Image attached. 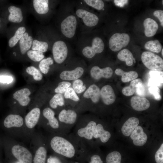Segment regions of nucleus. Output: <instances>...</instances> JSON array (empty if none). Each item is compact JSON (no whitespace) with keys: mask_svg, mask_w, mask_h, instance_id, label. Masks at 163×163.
Returning <instances> with one entry per match:
<instances>
[{"mask_svg":"<svg viewBox=\"0 0 163 163\" xmlns=\"http://www.w3.org/2000/svg\"><path fill=\"white\" fill-rule=\"evenodd\" d=\"M77 26L75 17L70 15L64 19L60 24L61 31L66 37L70 38L74 35Z\"/></svg>","mask_w":163,"mask_h":163,"instance_id":"nucleus-10","label":"nucleus"},{"mask_svg":"<svg viewBox=\"0 0 163 163\" xmlns=\"http://www.w3.org/2000/svg\"><path fill=\"white\" fill-rule=\"evenodd\" d=\"M83 68L78 67L72 70H66L62 72L60 75V78L65 80H73L77 79L83 75Z\"/></svg>","mask_w":163,"mask_h":163,"instance_id":"nucleus-23","label":"nucleus"},{"mask_svg":"<svg viewBox=\"0 0 163 163\" xmlns=\"http://www.w3.org/2000/svg\"><path fill=\"white\" fill-rule=\"evenodd\" d=\"M7 23L0 16V34L5 35L7 29Z\"/></svg>","mask_w":163,"mask_h":163,"instance_id":"nucleus-47","label":"nucleus"},{"mask_svg":"<svg viewBox=\"0 0 163 163\" xmlns=\"http://www.w3.org/2000/svg\"><path fill=\"white\" fill-rule=\"evenodd\" d=\"M139 121L136 117L129 118L123 124L121 128L123 134L126 137H129L134 129L139 125Z\"/></svg>","mask_w":163,"mask_h":163,"instance_id":"nucleus-20","label":"nucleus"},{"mask_svg":"<svg viewBox=\"0 0 163 163\" xmlns=\"http://www.w3.org/2000/svg\"><path fill=\"white\" fill-rule=\"evenodd\" d=\"M47 151L46 148L41 146L36 151L34 157V163H46Z\"/></svg>","mask_w":163,"mask_h":163,"instance_id":"nucleus-32","label":"nucleus"},{"mask_svg":"<svg viewBox=\"0 0 163 163\" xmlns=\"http://www.w3.org/2000/svg\"><path fill=\"white\" fill-rule=\"evenodd\" d=\"M27 9L25 7L6 3L0 9V16L8 24H24Z\"/></svg>","mask_w":163,"mask_h":163,"instance_id":"nucleus-2","label":"nucleus"},{"mask_svg":"<svg viewBox=\"0 0 163 163\" xmlns=\"http://www.w3.org/2000/svg\"><path fill=\"white\" fill-rule=\"evenodd\" d=\"M161 54H162V56H163V49L162 48V51H161Z\"/></svg>","mask_w":163,"mask_h":163,"instance_id":"nucleus-53","label":"nucleus"},{"mask_svg":"<svg viewBox=\"0 0 163 163\" xmlns=\"http://www.w3.org/2000/svg\"><path fill=\"white\" fill-rule=\"evenodd\" d=\"M130 40L129 36L126 34L115 33L111 37L109 40V48L113 51H118L127 46Z\"/></svg>","mask_w":163,"mask_h":163,"instance_id":"nucleus-8","label":"nucleus"},{"mask_svg":"<svg viewBox=\"0 0 163 163\" xmlns=\"http://www.w3.org/2000/svg\"><path fill=\"white\" fill-rule=\"evenodd\" d=\"M53 60L50 57L43 59L39 63V67L41 72L44 74L47 73L50 69V66L53 63Z\"/></svg>","mask_w":163,"mask_h":163,"instance_id":"nucleus-37","label":"nucleus"},{"mask_svg":"<svg viewBox=\"0 0 163 163\" xmlns=\"http://www.w3.org/2000/svg\"><path fill=\"white\" fill-rule=\"evenodd\" d=\"M105 160L106 163H121V154L117 151H112L107 155Z\"/></svg>","mask_w":163,"mask_h":163,"instance_id":"nucleus-36","label":"nucleus"},{"mask_svg":"<svg viewBox=\"0 0 163 163\" xmlns=\"http://www.w3.org/2000/svg\"><path fill=\"white\" fill-rule=\"evenodd\" d=\"M31 92L27 88H24L18 90L13 94L14 99L17 101L20 104L25 106L29 103L30 99L29 96Z\"/></svg>","mask_w":163,"mask_h":163,"instance_id":"nucleus-21","label":"nucleus"},{"mask_svg":"<svg viewBox=\"0 0 163 163\" xmlns=\"http://www.w3.org/2000/svg\"><path fill=\"white\" fill-rule=\"evenodd\" d=\"M97 124L95 121L91 120L85 123L75 125L73 136L87 148L91 147L94 131Z\"/></svg>","mask_w":163,"mask_h":163,"instance_id":"nucleus-3","label":"nucleus"},{"mask_svg":"<svg viewBox=\"0 0 163 163\" xmlns=\"http://www.w3.org/2000/svg\"><path fill=\"white\" fill-rule=\"evenodd\" d=\"M135 93L140 97H142L145 95V90L142 81L139 82L136 85Z\"/></svg>","mask_w":163,"mask_h":163,"instance_id":"nucleus-45","label":"nucleus"},{"mask_svg":"<svg viewBox=\"0 0 163 163\" xmlns=\"http://www.w3.org/2000/svg\"><path fill=\"white\" fill-rule=\"evenodd\" d=\"M49 104L53 109H56L58 106H63L65 104V101L63 95L59 93L55 94L50 100Z\"/></svg>","mask_w":163,"mask_h":163,"instance_id":"nucleus-34","label":"nucleus"},{"mask_svg":"<svg viewBox=\"0 0 163 163\" xmlns=\"http://www.w3.org/2000/svg\"><path fill=\"white\" fill-rule=\"evenodd\" d=\"M141 60L144 65L152 71L163 70V60L159 56L151 52L145 51L141 55Z\"/></svg>","mask_w":163,"mask_h":163,"instance_id":"nucleus-5","label":"nucleus"},{"mask_svg":"<svg viewBox=\"0 0 163 163\" xmlns=\"http://www.w3.org/2000/svg\"><path fill=\"white\" fill-rule=\"evenodd\" d=\"M149 92L153 94L155 99L159 100L161 98L160 94V90L159 88L156 86H150L149 88Z\"/></svg>","mask_w":163,"mask_h":163,"instance_id":"nucleus-46","label":"nucleus"},{"mask_svg":"<svg viewBox=\"0 0 163 163\" xmlns=\"http://www.w3.org/2000/svg\"><path fill=\"white\" fill-rule=\"evenodd\" d=\"M134 145L142 146L148 140V136L142 127L139 125L134 129L129 136Z\"/></svg>","mask_w":163,"mask_h":163,"instance_id":"nucleus-14","label":"nucleus"},{"mask_svg":"<svg viewBox=\"0 0 163 163\" xmlns=\"http://www.w3.org/2000/svg\"><path fill=\"white\" fill-rule=\"evenodd\" d=\"M73 88L77 94H80L84 91L86 88L85 85H83L82 81L79 79L75 80L73 82Z\"/></svg>","mask_w":163,"mask_h":163,"instance_id":"nucleus-40","label":"nucleus"},{"mask_svg":"<svg viewBox=\"0 0 163 163\" xmlns=\"http://www.w3.org/2000/svg\"><path fill=\"white\" fill-rule=\"evenodd\" d=\"M49 47L48 43L41 39L39 32L37 31L34 38L30 49L44 53L47 51Z\"/></svg>","mask_w":163,"mask_h":163,"instance_id":"nucleus-24","label":"nucleus"},{"mask_svg":"<svg viewBox=\"0 0 163 163\" xmlns=\"http://www.w3.org/2000/svg\"><path fill=\"white\" fill-rule=\"evenodd\" d=\"M143 25L145 28L144 33L147 37H150L154 36L158 29L157 23L151 18H148L145 19Z\"/></svg>","mask_w":163,"mask_h":163,"instance_id":"nucleus-26","label":"nucleus"},{"mask_svg":"<svg viewBox=\"0 0 163 163\" xmlns=\"http://www.w3.org/2000/svg\"><path fill=\"white\" fill-rule=\"evenodd\" d=\"M111 137V134L108 131L105 129L103 125L97 123L93 136L94 140H99L102 143L107 142Z\"/></svg>","mask_w":163,"mask_h":163,"instance_id":"nucleus-18","label":"nucleus"},{"mask_svg":"<svg viewBox=\"0 0 163 163\" xmlns=\"http://www.w3.org/2000/svg\"><path fill=\"white\" fill-rule=\"evenodd\" d=\"M76 13L77 16L82 18L84 24L87 26H94L98 22L99 18L96 15L86 10L79 9Z\"/></svg>","mask_w":163,"mask_h":163,"instance_id":"nucleus-15","label":"nucleus"},{"mask_svg":"<svg viewBox=\"0 0 163 163\" xmlns=\"http://www.w3.org/2000/svg\"><path fill=\"white\" fill-rule=\"evenodd\" d=\"M115 73L117 75L121 76V80L123 83L132 81L136 79L138 76V73L135 71L125 72L119 68L115 70Z\"/></svg>","mask_w":163,"mask_h":163,"instance_id":"nucleus-29","label":"nucleus"},{"mask_svg":"<svg viewBox=\"0 0 163 163\" xmlns=\"http://www.w3.org/2000/svg\"><path fill=\"white\" fill-rule=\"evenodd\" d=\"M155 160L156 163H163V143L161 144L155 153Z\"/></svg>","mask_w":163,"mask_h":163,"instance_id":"nucleus-44","label":"nucleus"},{"mask_svg":"<svg viewBox=\"0 0 163 163\" xmlns=\"http://www.w3.org/2000/svg\"><path fill=\"white\" fill-rule=\"evenodd\" d=\"M11 151L14 157L21 163H32V155L25 148L19 145H15L13 146Z\"/></svg>","mask_w":163,"mask_h":163,"instance_id":"nucleus-13","label":"nucleus"},{"mask_svg":"<svg viewBox=\"0 0 163 163\" xmlns=\"http://www.w3.org/2000/svg\"><path fill=\"white\" fill-rule=\"evenodd\" d=\"M28 6H25L37 19L47 14L50 10L49 1L48 0H32L30 1Z\"/></svg>","mask_w":163,"mask_h":163,"instance_id":"nucleus-6","label":"nucleus"},{"mask_svg":"<svg viewBox=\"0 0 163 163\" xmlns=\"http://www.w3.org/2000/svg\"><path fill=\"white\" fill-rule=\"evenodd\" d=\"M65 97L66 99H70L75 101H78L80 99L73 89L69 87L66 91L64 94Z\"/></svg>","mask_w":163,"mask_h":163,"instance_id":"nucleus-43","label":"nucleus"},{"mask_svg":"<svg viewBox=\"0 0 163 163\" xmlns=\"http://www.w3.org/2000/svg\"><path fill=\"white\" fill-rule=\"evenodd\" d=\"M144 46L146 49L156 53H159L162 49L161 45L158 40L149 41L145 43Z\"/></svg>","mask_w":163,"mask_h":163,"instance_id":"nucleus-35","label":"nucleus"},{"mask_svg":"<svg viewBox=\"0 0 163 163\" xmlns=\"http://www.w3.org/2000/svg\"><path fill=\"white\" fill-rule=\"evenodd\" d=\"M77 114L76 112L71 109L62 110L58 115L59 120L63 123L66 133L77 122Z\"/></svg>","mask_w":163,"mask_h":163,"instance_id":"nucleus-7","label":"nucleus"},{"mask_svg":"<svg viewBox=\"0 0 163 163\" xmlns=\"http://www.w3.org/2000/svg\"><path fill=\"white\" fill-rule=\"evenodd\" d=\"M128 0H114V2L116 5L120 7H123L127 3Z\"/></svg>","mask_w":163,"mask_h":163,"instance_id":"nucleus-51","label":"nucleus"},{"mask_svg":"<svg viewBox=\"0 0 163 163\" xmlns=\"http://www.w3.org/2000/svg\"><path fill=\"white\" fill-rule=\"evenodd\" d=\"M83 97L87 98H90L93 103H97L100 97V90L98 86L95 84L91 85L83 94Z\"/></svg>","mask_w":163,"mask_h":163,"instance_id":"nucleus-27","label":"nucleus"},{"mask_svg":"<svg viewBox=\"0 0 163 163\" xmlns=\"http://www.w3.org/2000/svg\"><path fill=\"white\" fill-rule=\"evenodd\" d=\"M13 80L12 77L11 76L7 75L0 76V82L4 83H11Z\"/></svg>","mask_w":163,"mask_h":163,"instance_id":"nucleus-50","label":"nucleus"},{"mask_svg":"<svg viewBox=\"0 0 163 163\" xmlns=\"http://www.w3.org/2000/svg\"><path fill=\"white\" fill-rule=\"evenodd\" d=\"M154 15L159 19L161 25L163 26V11L159 10H156L153 12Z\"/></svg>","mask_w":163,"mask_h":163,"instance_id":"nucleus-49","label":"nucleus"},{"mask_svg":"<svg viewBox=\"0 0 163 163\" xmlns=\"http://www.w3.org/2000/svg\"><path fill=\"white\" fill-rule=\"evenodd\" d=\"M26 72L29 74L33 76L34 79L36 81H40L42 79L43 75L34 66L28 67L26 69Z\"/></svg>","mask_w":163,"mask_h":163,"instance_id":"nucleus-39","label":"nucleus"},{"mask_svg":"<svg viewBox=\"0 0 163 163\" xmlns=\"http://www.w3.org/2000/svg\"><path fill=\"white\" fill-rule=\"evenodd\" d=\"M53 57L55 62L61 64L66 59L68 54V48L66 43L62 40L55 42L52 47Z\"/></svg>","mask_w":163,"mask_h":163,"instance_id":"nucleus-9","label":"nucleus"},{"mask_svg":"<svg viewBox=\"0 0 163 163\" xmlns=\"http://www.w3.org/2000/svg\"><path fill=\"white\" fill-rule=\"evenodd\" d=\"M26 54L31 60L35 62H40L45 57L43 53L31 49L27 52Z\"/></svg>","mask_w":163,"mask_h":163,"instance_id":"nucleus-38","label":"nucleus"},{"mask_svg":"<svg viewBox=\"0 0 163 163\" xmlns=\"http://www.w3.org/2000/svg\"><path fill=\"white\" fill-rule=\"evenodd\" d=\"M74 163H80L78 162H74Z\"/></svg>","mask_w":163,"mask_h":163,"instance_id":"nucleus-54","label":"nucleus"},{"mask_svg":"<svg viewBox=\"0 0 163 163\" xmlns=\"http://www.w3.org/2000/svg\"><path fill=\"white\" fill-rule=\"evenodd\" d=\"M43 116L48 121L50 126L52 128L56 129L60 127L59 123L58 120L55 117L54 111L49 107H46L43 111Z\"/></svg>","mask_w":163,"mask_h":163,"instance_id":"nucleus-28","label":"nucleus"},{"mask_svg":"<svg viewBox=\"0 0 163 163\" xmlns=\"http://www.w3.org/2000/svg\"><path fill=\"white\" fill-rule=\"evenodd\" d=\"M132 108L137 111H142L148 109L150 106L149 101L146 98L138 96H134L130 99Z\"/></svg>","mask_w":163,"mask_h":163,"instance_id":"nucleus-16","label":"nucleus"},{"mask_svg":"<svg viewBox=\"0 0 163 163\" xmlns=\"http://www.w3.org/2000/svg\"><path fill=\"white\" fill-rule=\"evenodd\" d=\"M104 47V44L102 40L100 37H96L93 40L92 46H87L84 48L82 53L85 57L91 58L96 54L102 52Z\"/></svg>","mask_w":163,"mask_h":163,"instance_id":"nucleus-11","label":"nucleus"},{"mask_svg":"<svg viewBox=\"0 0 163 163\" xmlns=\"http://www.w3.org/2000/svg\"><path fill=\"white\" fill-rule=\"evenodd\" d=\"M23 124L22 117L17 114H10L7 116L4 120V124L6 128L20 127Z\"/></svg>","mask_w":163,"mask_h":163,"instance_id":"nucleus-25","label":"nucleus"},{"mask_svg":"<svg viewBox=\"0 0 163 163\" xmlns=\"http://www.w3.org/2000/svg\"><path fill=\"white\" fill-rule=\"evenodd\" d=\"M100 96L103 102L106 105L113 104L116 99L113 88L109 85H105L101 88L100 90Z\"/></svg>","mask_w":163,"mask_h":163,"instance_id":"nucleus-17","label":"nucleus"},{"mask_svg":"<svg viewBox=\"0 0 163 163\" xmlns=\"http://www.w3.org/2000/svg\"><path fill=\"white\" fill-rule=\"evenodd\" d=\"M113 71L109 67L101 69L98 66H94L90 70V75L93 78L98 80L102 78H109L112 76Z\"/></svg>","mask_w":163,"mask_h":163,"instance_id":"nucleus-19","label":"nucleus"},{"mask_svg":"<svg viewBox=\"0 0 163 163\" xmlns=\"http://www.w3.org/2000/svg\"><path fill=\"white\" fill-rule=\"evenodd\" d=\"M8 2L5 0H0V9L5 4L7 3Z\"/></svg>","mask_w":163,"mask_h":163,"instance_id":"nucleus-52","label":"nucleus"},{"mask_svg":"<svg viewBox=\"0 0 163 163\" xmlns=\"http://www.w3.org/2000/svg\"><path fill=\"white\" fill-rule=\"evenodd\" d=\"M117 57L120 61L125 62L128 66H131L133 64V56L131 52L127 49H125L121 50L118 53Z\"/></svg>","mask_w":163,"mask_h":163,"instance_id":"nucleus-30","label":"nucleus"},{"mask_svg":"<svg viewBox=\"0 0 163 163\" xmlns=\"http://www.w3.org/2000/svg\"><path fill=\"white\" fill-rule=\"evenodd\" d=\"M71 85V83L66 81L59 82L55 89V92L57 93L62 94L65 93Z\"/></svg>","mask_w":163,"mask_h":163,"instance_id":"nucleus-41","label":"nucleus"},{"mask_svg":"<svg viewBox=\"0 0 163 163\" xmlns=\"http://www.w3.org/2000/svg\"><path fill=\"white\" fill-rule=\"evenodd\" d=\"M142 81L140 78L135 79L131 81L130 85L124 87L122 90L123 94L126 96L132 95L135 93L136 86Z\"/></svg>","mask_w":163,"mask_h":163,"instance_id":"nucleus-33","label":"nucleus"},{"mask_svg":"<svg viewBox=\"0 0 163 163\" xmlns=\"http://www.w3.org/2000/svg\"><path fill=\"white\" fill-rule=\"evenodd\" d=\"M163 72L159 71H151L149 84L150 86H158L163 83Z\"/></svg>","mask_w":163,"mask_h":163,"instance_id":"nucleus-31","label":"nucleus"},{"mask_svg":"<svg viewBox=\"0 0 163 163\" xmlns=\"http://www.w3.org/2000/svg\"><path fill=\"white\" fill-rule=\"evenodd\" d=\"M101 156L97 154H93L90 156L89 163H103Z\"/></svg>","mask_w":163,"mask_h":163,"instance_id":"nucleus-48","label":"nucleus"},{"mask_svg":"<svg viewBox=\"0 0 163 163\" xmlns=\"http://www.w3.org/2000/svg\"><path fill=\"white\" fill-rule=\"evenodd\" d=\"M33 39L31 30L27 28L17 45L13 48L17 49L21 54L24 55L30 49Z\"/></svg>","mask_w":163,"mask_h":163,"instance_id":"nucleus-12","label":"nucleus"},{"mask_svg":"<svg viewBox=\"0 0 163 163\" xmlns=\"http://www.w3.org/2000/svg\"><path fill=\"white\" fill-rule=\"evenodd\" d=\"M88 5L98 10H101L104 8V4L101 0H85L84 1Z\"/></svg>","mask_w":163,"mask_h":163,"instance_id":"nucleus-42","label":"nucleus"},{"mask_svg":"<svg viewBox=\"0 0 163 163\" xmlns=\"http://www.w3.org/2000/svg\"><path fill=\"white\" fill-rule=\"evenodd\" d=\"M27 27L25 24H11L8 27L5 36L8 40V47L14 48L22 37Z\"/></svg>","mask_w":163,"mask_h":163,"instance_id":"nucleus-4","label":"nucleus"},{"mask_svg":"<svg viewBox=\"0 0 163 163\" xmlns=\"http://www.w3.org/2000/svg\"><path fill=\"white\" fill-rule=\"evenodd\" d=\"M40 114V109L35 107L32 109L25 117V123L27 127L30 129L34 128L37 123Z\"/></svg>","mask_w":163,"mask_h":163,"instance_id":"nucleus-22","label":"nucleus"},{"mask_svg":"<svg viewBox=\"0 0 163 163\" xmlns=\"http://www.w3.org/2000/svg\"><path fill=\"white\" fill-rule=\"evenodd\" d=\"M50 145L55 152L68 158H73L80 150L86 152L87 149L74 136L69 137L66 134L53 137L50 141Z\"/></svg>","mask_w":163,"mask_h":163,"instance_id":"nucleus-1","label":"nucleus"}]
</instances>
